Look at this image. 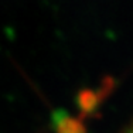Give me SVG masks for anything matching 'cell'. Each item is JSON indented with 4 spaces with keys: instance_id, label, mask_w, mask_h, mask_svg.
<instances>
[{
    "instance_id": "1",
    "label": "cell",
    "mask_w": 133,
    "mask_h": 133,
    "mask_svg": "<svg viewBox=\"0 0 133 133\" xmlns=\"http://www.w3.org/2000/svg\"><path fill=\"white\" fill-rule=\"evenodd\" d=\"M125 133H133V123L132 125H129L128 128H126V132Z\"/></svg>"
}]
</instances>
